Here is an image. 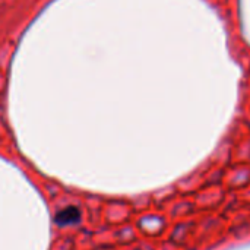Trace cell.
I'll return each instance as SVG.
<instances>
[{
  "label": "cell",
  "mask_w": 250,
  "mask_h": 250,
  "mask_svg": "<svg viewBox=\"0 0 250 250\" xmlns=\"http://www.w3.org/2000/svg\"><path fill=\"white\" fill-rule=\"evenodd\" d=\"M79 220V212L75 208H67L64 211H62L60 214H57V223L59 224H73Z\"/></svg>",
  "instance_id": "obj_1"
}]
</instances>
